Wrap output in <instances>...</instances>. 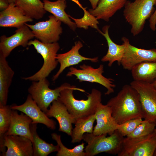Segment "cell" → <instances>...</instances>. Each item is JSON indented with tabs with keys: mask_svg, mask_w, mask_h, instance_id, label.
Here are the masks:
<instances>
[{
	"mask_svg": "<svg viewBox=\"0 0 156 156\" xmlns=\"http://www.w3.org/2000/svg\"><path fill=\"white\" fill-rule=\"evenodd\" d=\"M106 105L110 108L112 116L118 124L133 118H144L139 94L130 85L124 86Z\"/></svg>",
	"mask_w": 156,
	"mask_h": 156,
	"instance_id": "obj_1",
	"label": "cell"
},
{
	"mask_svg": "<svg viewBox=\"0 0 156 156\" xmlns=\"http://www.w3.org/2000/svg\"><path fill=\"white\" fill-rule=\"evenodd\" d=\"M74 90L85 92L84 90L73 86L71 88L62 90L58 100L65 106L76 121L79 119L94 114L97 107L101 103V92L93 88L87 96L86 99L79 100L74 97Z\"/></svg>",
	"mask_w": 156,
	"mask_h": 156,
	"instance_id": "obj_2",
	"label": "cell"
},
{
	"mask_svg": "<svg viewBox=\"0 0 156 156\" xmlns=\"http://www.w3.org/2000/svg\"><path fill=\"white\" fill-rule=\"evenodd\" d=\"M156 0L128 1L123 11L126 22L131 26V32L134 36L143 31L146 20L150 18L155 11Z\"/></svg>",
	"mask_w": 156,
	"mask_h": 156,
	"instance_id": "obj_3",
	"label": "cell"
},
{
	"mask_svg": "<svg viewBox=\"0 0 156 156\" xmlns=\"http://www.w3.org/2000/svg\"><path fill=\"white\" fill-rule=\"evenodd\" d=\"M107 135L85 133L83 140L87 143L84 149L86 156H93L104 152L118 155L121 150L124 137L117 130L109 136L107 137Z\"/></svg>",
	"mask_w": 156,
	"mask_h": 156,
	"instance_id": "obj_4",
	"label": "cell"
},
{
	"mask_svg": "<svg viewBox=\"0 0 156 156\" xmlns=\"http://www.w3.org/2000/svg\"><path fill=\"white\" fill-rule=\"evenodd\" d=\"M28 45H33L38 53L42 56L44 62L40 69L33 75L23 77L25 80L37 81L47 78L57 67L58 62L56 59L60 49L57 42L44 43L35 39L30 40Z\"/></svg>",
	"mask_w": 156,
	"mask_h": 156,
	"instance_id": "obj_5",
	"label": "cell"
},
{
	"mask_svg": "<svg viewBox=\"0 0 156 156\" xmlns=\"http://www.w3.org/2000/svg\"><path fill=\"white\" fill-rule=\"evenodd\" d=\"M49 82L45 78L37 81H33L28 89L29 94L41 109L45 113L51 104L54 101L58 99L62 90L73 86L65 83L52 89L49 88Z\"/></svg>",
	"mask_w": 156,
	"mask_h": 156,
	"instance_id": "obj_6",
	"label": "cell"
},
{
	"mask_svg": "<svg viewBox=\"0 0 156 156\" xmlns=\"http://www.w3.org/2000/svg\"><path fill=\"white\" fill-rule=\"evenodd\" d=\"M156 148V131L142 137L124 138L118 156H153Z\"/></svg>",
	"mask_w": 156,
	"mask_h": 156,
	"instance_id": "obj_7",
	"label": "cell"
},
{
	"mask_svg": "<svg viewBox=\"0 0 156 156\" xmlns=\"http://www.w3.org/2000/svg\"><path fill=\"white\" fill-rule=\"evenodd\" d=\"M79 68L80 69H77L72 66L70 68L66 76H75L80 82L84 81L99 83L107 89V91L105 93V95H109L114 92V88L116 85L113 83L114 80L103 76L104 66L103 64H100L99 67L95 68L90 66L83 64L80 65Z\"/></svg>",
	"mask_w": 156,
	"mask_h": 156,
	"instance_id": "obj_8",
	"label": "cell"
},
{
	"mask_svg": "<svg viewBox=\"0 0 156 156\" xmlns=\"http://www.w3.org/2000/svg\"><path fill=\"white\" fill-rule=\"evenodd\" d=\"M139 95L144 118L156 122V89L152 84L133 80L130 83Z\"/></svg>",
	"mask_w": 156,
	"mask_h": 156,
	"instance_id": "obj_9",
	"label": "cell"
},
{
	"mask_svg": "<svg viewBox=\"0 0 156 156\" xmlns=\"http://www.w3.org/2000/svg\"><path fill=\"white\" fill-rule=\"evenodd\" d=\"M49 18L46 21H39L34 25L25 24L40 41L44 43L57 42L63 31L62 22L53 15L49 16Z\"/></svg>",
	"mask_w": 156,
	"mask_h": 156,
	"instance_id": "obj_10",
	"label": "cell"
},
{
	"mask_svg": "<svg viewBox=\"0 0 156 156\" xmlns=\"http://www.w3.org/2000/svg\"><path fill=\"white\" fill-rule=\"evenodd\" d=\"M1 156H32L33 149L31 140L17 135H5L0 139Z\"/></svg>",
	"mask_w": 156,
	"mask_h": 156,
	"instance_id": "obj_11",
	"label": "cell"
},
{
	"mask_svg": "<svg viewBox=\"0 0 156 156\" xmlns=\"http://www.w3.org/2000/svg\"><path fill=\"white\" fill-rule=\"evenodd\" d=\"M122 40L125 45L121 64L125 69L131 70L135 65L146 62H156V49H145L138 48L131 44L125 37Z\"/></svg>",
	"mask_w": 156,
	"mask_h": 156,
	"instance_id": "obj_12",
	"label": "cell"
},
{
	"mask_svg": "<svg viewBox=\"0 0 156 156\" xmlns=\"http://www.w3.org/2000/svg\"><path fill=\"white\" fill-rule=\"evenodd\" d=\"M34 37L32 31L25 24L17 29L15 33L10 36L7 37L4 35L1 36L0 53L6 58L17 47H26L29 41Z\"/></svg>",
	"mask_w": 156,
	"mask_h": 156,
	"instance_id": "obj_13",
	"label": "cell"
},
{
	"mask_svg": "<svg viewBox=\"0 0 156 156\" xmlns=\"http://www.w3.org/2000/svg\"><path fill=\"white\" fill-rule=\"evenodd\" d=\"M10 106L12 109L21 111L28 116L32 120V123L42 124L52 130L56 129V122L49 118L41 109L30 94L23 104Z\"/></svg>",
	"mask_w": 156,
	"mask_h": 156,
	"instance_id": "obj_14",
	"label": "cell"
},
{
	"mask_svg": "<svg viewBox=\"0 0 156 156\" xmlns=\"http://www.w3.org/2000/svg\"><path fill=\"white\" fill-rule=\"evenodd\" d=\"M94 115L96 124L93 129L92 133L94 135H110L118 129L120 124L117 123L112 116L111 109L107 105L100 103Z\"/></svg>",
	"mask_w": 156,
	"mask_h": 156,
	"instance_id": "obj_15",
	"label": "cell"
},
{
	"mask_svg": "<svg viewBox=\"0 0 156 156\" xmlns=\"http://www.w3.org/2000/svg\"><path fill=\"white\" fill-rule=\"evenodd\" d=\"M83 47L79 41L75 43V45L68 51L63 53L57 54L56 59L60 64L59 70L52 78L53 81L56 80L65 69L69 66L78 64L83 60H89L93 62L98 61L99 57L89 58L81 55L79 51Z\"/></svg>",
	"mask_w": 156,
	"mask_h": 156,
	"instance_id": "obj_16",
	"label": "cell"
},
{
	"mask_svg": "<svg viewBox=\"0 0 156 156\" xmlns=\"http://www.w3.org/2000/svg\"><path fill=\"white\" fill-rule=\"evenodd\" d=\"M45 114L49 117H54L57 120L59 131L71 135L73 129L72 124L75 123L76 120L62 103L58 100L54 101Z\"/></svg>",
	"mask_w": 156,
	"mask_h": 156,
	"instance_id": "obj_17",
	"label": "cell"
},
{
	"mask_svg": "<svg viewBox=\"0 0 156 156\" xmlns=\"http://www.w3.org/2000/svg\"><path fill=\"white\" fill-rule=\"evenodd\" d=\"M33 19L26 15L15 4H10L5 10L0 13V26L18 29Z\"/></svg>",
	"mask_w": 156,
	"mask_h": 156,
	"instance_id": "obj_18",
	"label": "cell"
},
{
	"mask_svg": "<svg viewBox=\"0 0 156 156\" xmlns=\"http://www.w3.org/2000/svg\"><path fill=\"white\" fill-rule=\"evenodd\" d=\"M31 119L22 112L19 114L17 110L12 109L9 128L5 135H17L24 137L31 140L33 137L30 129Z\"/></svg>",
	"mask_w": 156,
	"mask_h": 156,
	"instance_id": "obj_19",
	"label": "cell"
},
{
	"mask_svg": "<svg viewBox=\"0 0 156 156\" xmlns=\"http://www.w3.org/2000/svg\"><path fill=\"white\" fill-rule=\"evenodd\" d=\"M128 0H99L94 9L88 11L97 20L108 22L118 10L124 7Z\"/></svg>",
	"mask_w": 156,
	"mask_h": 156,
	"instance_id": "obj_20",
	"label": "cell"
},
{
	"mask_svg": "<svg viewBox=\"0 0 156 156\" xmlns=\"http://www.w3.org/2000/svg\"><path fill=\"white\" fill-rule=\"evenodd\" d=\"M109 25L105 26L102 28L103 31L100 30L99 32L104 37L108 46L107 53L102 58L101 61L103 62H108V66L111 67L115 61L117 62L118 65L121 64L125 45L123 42L121 45L118 44L112 40L109 34Z\"/></svg>",
	"mask_w": 156,
	"mask_h": 156,
	"instance_id": "obj_21",
	"label": "cell"
},
{
	"mask_svg": "<svg viewBox=\"0 0 156 156\" xmlns=\"http://www.w3.org/2000/svg\"><path fill=\"white\" fill-rule=\"evenodd\" d=\"M6 58L0 53V106L6 105L9 89L14 75Z\"/></svg>",
	"mask_w": 156,
	"mask_h": 156,
	"instance_id": "obj_22",
	"label": "cell"
},
{
	"mask_svg": "<svg viewBox=\"0 0 156 156\" xmlns=\"http://www.w3.org/2000/svg\"><path fill=\"white\" fill-rule=\"evenodd\" d=\"M44 7L47 12L52 14L56 18L67 25L70 28L75 31L77 27L74 22L71 20L69 15L65 12L67 7L66 0H57L51 1L48 0H43Z\"/></svg>",
	"mask_w": 156,
	"mask_h": 156,
	"instance_id": "obj_23",
	"label": "cell"
},
{
	"mask_svg": "<svg viewBox=\"0 0 156 156\" xmlns=\"http://www.w3.org/2000/svg\"><path fill=\"white\" fill-rule=\"evenodd\" d=\"M131 70L134 80L151 83L156 80V62L140 63Z\"/></svg>",
	"mask_w": 156,
	"mask_h": 156,
	"instance_id": "obj_24",
	"label": "cell"
},
{
	"mask_svg": "<svg viewBox=\"0 0 156 156\" xmlns=\"http://www.w3.org/2000/svg\"><path fill=\"white\" fill-rule=\"evenodd\" d=\"M37 124L31 123L30 129L33 137L32 141L34 156H47L50 153L57 151L58 145L49 144L41 138L37 132Z\"/></svg>",
	"mask_w": 156,
	"mask_h": 156,
	"instance_id": "obj_25",
	"label": "cell"
},
{
	"mask_svg": "<svg viewBox=\"0 0 156 156\" xmlns=\"http://www.w3.org/2000/svg\"><path fill=\"white\" fill-rule=\"evenodd\" d=\"M95 120L94 114L77 120L70 135L71 142H79L83 140L85 133H93V124Z\"/></svg>",
	"mask_w": 156,
	"mask_h": 156,
	"instance_id": "obj_26",
	"label": "cell"
},
{
	"mask_svg": "<svg viewBox=\"0 0 156 156\" xmlns=\"http://www.w3.org/2000/svg\"><path fill=\"white\" fill-rule=\"evenodd\" d=\"M16 5L27 16L38 20L43 17L46 11L40 0H16Z\"/></svg>",
	"mask_w": 156,
	"mask_h": 156,
	"instance_id": "obj_27",
	"label": "cell"
},
{
	"mask_svg": "<svg viewBox=\"0 0 156 156\" xmlns=\"http://www.w3.org/2000/svg\"><path fill=\"white\" fill-rule=\"evenodd\" d=\"M52 139L57 143L59 147L56 154L57 156H86L84 151V143L75 146L72 149L66 147L62 143L60 135L55 133L51 134Z\"/></svg>",
	"mask_w": 156,
	"mask_h": 156,
	"instance_id": "obj_28",
	"label": "cell"
},
{
	"mask_svg": "<svg viewBox=\"0 0 156 156\" xmlns=\"http://www.w3.org/2000/svg\"><path fill=\"white\" fill-rule=\"evenodd\" d=\"M82 10L84 14L83 16L81 18L76 19L69 15L70 18L74 21L77 27L87 29L89 27H90L99 32L100 30L98 26L99 23L97 18L87 10L86 8H83Z\"/></svg>",
	"mask_w": 156,
	"mask_h": 156,
	"instance_id": "obj_29",
	"label": "cell"
},
{
	"mask_svg": "<svg viewBox=\"0 0 156 156\" xmlns=\"http://www.w3.org/2000/svg\"><path fill=\"white\" fill-rule=\"evenodd\" d=\"M156 126V122L144 119L132 133L126 137L131 138H135L148 135L154 131Z\"/></svg>",
	"mask_w": 156,
	"mask_h": 156,
	"instance_id": "obj_30",
	"label": "cell"
},
{
	"mask_svg": "<svg viewBox=\"0 0 156 156\" xmlns=\"http://www.w3.org/2000/svg\"><path fill=\"white\" fill-rule=\"evenodd\" d=\"M12 110L10 106H0V138L3 137L8 129Z\"/></svg>",
	"mask_w": 156,
	"mask_h": 156,
	"instance_id": "obj_31",
	"label": "cell"
},
{
	"mask_svg": "<svg viewBox=\"0 0 156 156\" xmlns=\"http://www.w3.org/2000/svg\"><path fill=\"white\" fill-rule=\"evenodd\" d=\"M142 118H137L128 120L119 125L117 129L123 137L127 136L132 133L142 121Z\"/></svg>",
	"mask_w": 156,
	"mask_h": 156,
	"instance_id": "obj_32",
	"label": "cell"
},
{
	"mask_svg": "<svg viewBox=\"0 0 156 156\" xmlns=\"http://www.w3.org/2000/svg\"><path fill=\"white\" fill-rule=\"evenodd\" d=\"M156 21V9L149 18L150 27L152 30L155 31L156 29L155 22Z\"/></svg>",
	"mask_w": 156,
	"mask_h": 156,
	"instance_id": "obj_33",
	"label": "cell"
},
{
	"mask_svg": "<svg viewBox=\"0 0 156 156\" xmlns=\"http://www.w3.org/2000/svg\"><path fill=\"white\" fill-rule=\"evenodd\" d=\"M9 3L8 0H0V10L1 11L6 9L9 6Z\"/></svg>",
	"mask_w": 156,
	"mask_h": 156,
	"instance_id": "obj_34",
	"label": "cell"
},
{
	"mask_svg": "<svg viewBox=\"0 0 156 156\" xmlns=\"http://www.w3.org/2000/svg\"><path fill=\"white\" fill-rule=\"evenodd\" d=\"M90 2L92 9H95L97 6L99 0H88Z\"/></svg>",
	"mask_w": 156,
	"mask_h": 156,
	"instance_id": "obj_35",
	"label": "cell"
},
{
	"mask_svg": "<svg viewBox=\"0 0 156 156\" xmlns=\"http://www.w3.org/2000/svg\"><path fill=\"white\" fill-rule=\"evenodd\" d=\"M71 0V1L75 3L79 6L80 8H81L82 9L83 8V7L82 6V5L79 2L78 0Z\"/></svg>",
	"mask_w": 156,
	"mask_h": 156,
	"instance_id": "obj_36",
	"label": "cell"
},
{
	"mask_svg": "<svg viewBox=\"0 0 156 156\" xmlns=\"http://www.w3.org/2000/svg\"><path fill=\"white\" fill-rule=\"evenodd\" d=\"M10 4H11V3H14L15 4L16 3V0H8Z\"/></svg>",
	"mask_w": 156,
	"mask_h": 156,
	"instance_id": "obj_37",
	"label": "cell"
},
{
	"mask_svg": "<svg viewBox=\"0 0 156 156\" xmlns=\"http://www.w3.org/2000/svg\"><path fill=\"white\" fill-rule=\"evenodd\" d=\"M154 88L156 89V80L151 83Z\"/></svg>",
	"mask_w": 156,
	"mask_h": 156,
	"instance_id": "obj_38",
	"label": "cell"
},
{
	"mask_svg": "<svg viewBox=\"0 0 156 156\" xmlns=\"http://www.w3.org/2000/svg\"><path fill=\"white\" fill-rule=\"evenodd\" d=\"M153 156H156V148L154 152Z\"/></svg>",
	"mask_w": 156,
	"mask_h": 156,
	"instance_id": "obj_39",
	"label": "cell"
},
{
	"mask_svg": "<svg viewBox=\"0 0 156 156\" xmlns=\"http://www.w3.org/2000/svg\"><path fill=\"white\" fill-rule=\"evenodd\" d=\"M154 131H156V128L155 129H154Z\"/></svg>",
	"mask_w": 156,
	"mask_h": 156,
	"instance_id": "obj_40",
	"label": "cell"
},
{
	"mask_svg": "<svg viewBox=\"0 0 156 156\" xmlns=\"http://www.w3.org/2000/svg\"><path fill=\"white\" fill-rule=\"evenodd\" d=\"M155 23H156V22H155Z\"/></svg>",
	"mask_w": 156,
	"mask_h": 156,
	"instance_id": "obj_41",
	"label": "cell"
}]
</instances>
